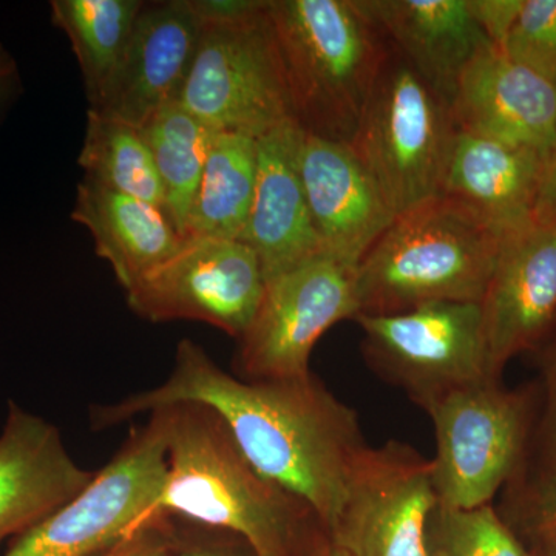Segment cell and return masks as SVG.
I'll return each mask as SVG.
<instances>
[{
	"instance_id": "cell-26",
	"label": "cell",
	"mask_w": 556,
	"mask_h": 556,
	"mask_svg": "<svg viewBox=\"0 0 556 556\" xmlns=\"http://www.w3.org/2000/svg\"><path fill=\"white\" fill-rule=\"evenodd\" d=\"M428 556H536L530 554L495 508L438 504L427 529Z\"/></svg>"
},
{
	"instance_id": "cell-14",
	"label": "cell",
	"mask_w": 556,
	"mask_h": 556,
	"mask_svg": "<svg viewBox=\"0 0 556 556\" xmlns=\"http://www.w3.org/2000/svg\"><path fill=\"white\" fill-rule=\"evenodd\" d=\"M298 163L325 257L356 269L396 214L350 142L302 130Z\"/></svg>"
},
{
	"instance_id": "cell-27",
	"label": "cell",
	"mask_w": 556,
	"mask_h": 556,
	"mask_svg": "<svg viewBox=\"0 0 556 556\" xmlns=\"http://www.w3.org/2000/svg\"><path fill=\"white\" fill-rule=\"evenodd\" d=\"M500 50L556 87V0H525Z\"/></svg>"
},
{
	"instance_id": "cell-33",
	"label": "cell",
	"mask_w": 556,
	"mask_h": 556,
	"mask_svg": "<svg viewBox=\"0 0 556 556\" xmlns=\"http://www.w3.org/2000/svg\"><path fill=\"white\" fill-rule=\"evenodd\" d=\"M20 87L21 78L16 61L13 60L9 50L0 43V113L20 93Z\"/></svg>"
},
{
	"instance_id": "cell-18",
	"label": "cell",
	"mask_w": 556,
	"mask_h": 556,
	"mask_svg": "<svg viewBox=\"0 0 556 556\" xmlns=\"http://www.w3.org/2000/svg\"><path fill=\"white\" fill-rule=\"evenodd\" d=\"M300 137L289 121L257 139V182L240 241L257 255L265 280L325 257L300 178Z\"/></svg>"
},
{
	"instance_id": "cell-35",
	"label": "cell",
	"mask_w": 556,
	"mask_h": 556,
	"mask_svg": "<svg viewBox=\"0 0 556 556\" xmlns=\"http://www.w3.org/2000/svg\"><path fill=\"white\" fill-rule=\"evenodd\" d=\"M179 556H239L233 554V552L228 551V548L215 547V546H204V544H193V546H189L182 548L181 554Z\"/></svg>"
},
{
	"instance_id": "cell-6",
	"label": "cell",
	"mask_w": 556,
	"mask_h": 556,
	"mask_svg": "<svg viewBox=\"0 0 556 556\" xmlns=\"http://www.w3.org/2000/svg\"><path fill=\"white\" fill-rule=\"evenodd\" d=\"M201 22L179 104L212 131L255 139L294 121L268 0L254 13Z\"/></svg>"
},
{
	"instance_id": "cell-29",
	"label": "cell",
	"mask_w": 556,
	"mask_h": 556,
	"mask_svg": "<svg viewBox=\"0 0 556 556\" xmlns=\"http://www.w3.org/2000/svg\"><path fill=\"white\" fill-rule=\"evenodd\" d=\"M170 519L152 518L141 529L94 556H172L175 548L169 535Z\"/></svg>"
},
{
	"instance_id": "cell-8",
	"label": "cell",
	"mask_w": 556,
	"mask_h": 556,
	"mask_svg": "<svg viewBox=\"0 0 556 556\" xmlns=\"http://www.w3.org/2000/svg\"><path fill=\"white\" fill-rule=\"evenodd\" d=\"M364 331L368 367L426 409L438 399L485 380L490 367L479 303H428L394 314L354 318Z\"/></svg>"
},
{
	"instance_id": "cell-31",
	"label": "cell",
	"mask_w": 556,
	"mask_h": 556,
	"mask_svg": "<svg viewBox=\"0 0 556 556\" xmlns=\"http://www.w3.org/2000/svg\"><path fill=\"white\" fill-rule=\"evenodd\" d=\"M535 222L556 225V129L554 142L544 159L535 204Z\"/></svg>"
},
{
	"instance_id": "cell-32",
	"label": "cell",
	"mask_w": 556,
	"mask_h": 556,
	"mask_svg": "<svg viewBox=\"0 0 556 556\" xmlns=\"http://www.w3.org/2000/svg\"><path fill=\"white\" fill-rule=\"evenodd\" d=\"M543 367L547 393L546 433L548 445L556 453V343L548 348Z\"/></svg>"
},
{
	"instance_id": "cell-25",
	"label": "cell",
	"mask_w": 556,
	"mask_h": 556,
	"mask_svg": "<svg viewBox=\"0 0 556 556\" xmlns=\"http://www.w3.org/2000/svg\"><path fill=\"white\" fill-rule=\"evenodd\" d=\"M141 131L163 182L167 215L182 236L215 131L178 101L153 113Z\"/></svg>"
},
{
	"instance_id": "cell-13",
	"label": "cell",
	"mask_w": 556,
	"mask_h": 556,
	"mask_svg": "<svg viewBox=\"0 0 556 556\" xmlns=\"http://www.w3.org/2000/svg\"><path fill=\"white\" fill-rule=\"evenodd\" d=\"M479 306L500 378L507 362L543 345L556 327V225L535 222L503 240Z\"/></svg>"
},
{
	"instance_id": "cell-17",
	"label": "cell",
	"mask_w": 556,
	"mask_h": 556,
	"mask_svg": "<svg viewBox=\"0 0 556 556\" xmlns=\"http://www.w3.org/2000/svg\"><path fill=\"white\" fill-rule=\"evenodd\" d=\"M93 477L70 455L60 428L10 402L0 433V544L50 517Z\"/></svg>"
},
{
	"instance_id": "cell-12",
	"label": "cell",
	"mask_w": 556,
	"mask_h": 556,
	"mask_svg": "<svg viewBox=\"0 0 556 556\" xmlns=\"http://www.w3.org/2000/svg\"><path fill=\"white\" fill-rule=\"evenodd\" d=\"M437 506L430 459L404 442L368 445L328 535L348 556H428V522Z\"/></svg>"
},
{
	"instance_id": "cell-11",
	"label": "cell",
	"mask_w": 556,
	"mask_h": 556,
	"mask_svg": "<svg viewBox=\"0 0 556 556\" xmlns=\"http://www.w3.org/2000/svg\"><path fill=\"white\" fill-rule=\"evenodd\" d=\"M263 291L265 274L247 243L193 237L126 294L130 309L152 324L203 321L239 340Z\"/></svg>"
},
{
	"instance_id": "cell-3",
	"label": "cell",
	"mask_w": 556,
	"mask_h": 556,
	"mask_svg": "<svg viewBox=\"0 0 556 556\" xmlns=\"http://www.w3.org/2000/svg\"><path fill=\"white\" fill-rule=\"evenodd\" d=\"M503 240L450 197L409 208L394 218L354 270L357 316L402 313L428 303H481Z\"/></svg>"
},
{
	"instance_id": "cell-9",
	"label": "cell",
	"mask_w": 556,
	"mask_h": 556,
	"mask_svg": "<svg viewBox=\"0 0 556 556\" xmlns=\"http://www.w3.org/2000/svg\"><path fill=\"white\" fill-rule=\"evenodd\" d=\"M426 412L437 433L431 467L438 504L455 508L490 504L521 466L529 437V399L492 379L453 391Z\"/></svg>"
},
{
	"instance_id": "cell-7",
	"label": "cell",
	"mask_w": 556,
	"mask_h": 556,
	"mask_svg": "<svg viewBox=\"0 0 556 556\" xmlns=\"http://www.w3.org/2000/svg\"><path fill=\"white\" fill-rule=\"evenodd\" d=\"M169 409L149 413L78 495L16 538L3 556H94L148 525L166 473Z\"/></svg>"
},
{
	"instance_id": "cell-22",
	"label": "cell",
	"mask_w": 556,
	"mask_h": 556,
	"mask_svg": "<svg viewBox=\"0 0 556 556\" xmlns=\"http://www.w3.org/2000/svg\"><path fill=\"white\" fill-rule=\"evenodd\" d=\"M257 182V139L239 134L212 138L182 239L240 240Z\"/></svg>"
},
{
	"instance_id": "cell-1",
	"label": "cell",
	"mask_w": 556,
	"mask_h": 556,
	"mask_svg": "<svg viewBox=\"0 0 556 556\" xmlns=\"http://www.w3.org/2000/svg\"><path fill=\"white\" fill-rule=\"evenodd\" d=\"M179 404L212 409L258 473L305 503L325 532L334 529L351 475L368 444L357 413L313 372L298 379L236 378L199 343L182 339L169 378L94 407L91 427L104 430Z\"/></svg>"
},
{
	"instance_id": "cell-30",
	"label": "cell",
	"mask_w": 556,
	"mask_h": 556,
	"mask_svg": "<svg viewBox=\"0 0 556 556\" xmlns=\"http://www.w3.org/2000/svg\"><path fill=\"white\" fill-rule=\"evenodd\" d=\"M468 5L485 38L501 49L521 13L525 0H468Z\"/></svg>"
},
{
	"instance_id": "cell-10",
	"label": "cell",
	"mask_w": 556,
	"mask_h": 556,
	"mask_svg": "<svg viewBox=\"0 0 556 556\" xmlns=\"http://www.w3.org/2000/svg\"><path fill=\"white\" fill-rule=\"evenodd\" d=\"M354 270L329 257L265 280V291L241 336L236 365L248 380L311 375L309 361L321 336L358 314Z\"/></svg>"
},
{
	"instance_id": "cell-5",
	"label": "cell",
	"mask_w": 556,
	"mask_h": 556,
	"mask_svg": "<svg viewBox=\"0 0 556 556\" xmlns=\"http://www.w3.org/2000/svg\"><path fill=\"white\" fill-rule=\"evenodd\" d=\"M456 135L447 98L391 47L350 144L396 217L441 195Z\"/></svg>"
},
{
	"instance_id": "cell-24",
	"label": "cell",
	"mask_w": 556,
	"mask_h": 556,
	"mask_svg": "<svg viewBox=\"0 0 556 556\" xmlns=\"http://www.w3.org/2000/svg\"><path fill=\"white\" fill-rule=\"evenodd\" d=\"M78 163L84 179L166 211L163 182L139 127L89 109Z\"/></svg>"
},
{
	"instance_id": "cell-28",
	"label": "cell",
	"mask_w": 556,
	"mask_h": 556,
	"mask_svg": "<svg viewBox=\"0 0 556 556\" xmlns=\"http://www.w3.org/2000/svg\"><path fill=\"white\" fill-rule=\"evenodd\" d=\"M517 506L535 535L556 533V453L522 489Z\"/></svg>"
},
{
	"instance_id": "cell-15",
	"label": "cell",
	"mask_w": 556,
	"mask_h": 556,
	"mask_svg": "<svg viewBox=\"0 0 556 556\" xmlns=\"http://www.w3.org/2000/svg\"><path fill=\"white\" fill-rule=\"evenodd\" d=\"M457 130L529 149L546 159L556 129V87L503 50L479 51L452 98Z\"/></svg>"
},
{
	"instance_id": "cell-19",
	"label": "cell",
	"mask_w": 556,
	"mask_h": 556,
	"mask_svg": "<svg viewBox=\"0 0 556 556\" xmlns=\"http://www.w3.org/2000/svg\"><path fill=\"white\" fill-rule=\"evenodd\" d=\"M543 163L532 150L457 130L441 195L459 201L506 239L535 223Z\"/></svg>"
},
{
	"instance_id": "cell-36",
	"label": "cell",
	"mask_w": 556,
	"mask_h": 556,
	"mask_svg": "<svg viewBox=\"0 0 556 556\" xmlns=\"http://www.w3.org/2000/svg\"><path fill=\"white\" fill-rule=\"evenodd\" d=\"M538 541L536 556H556V533L535 535Z\"/></svg>"
},
{
	"instance_id": "cell-34",
	"label": "cell",
	"mask_w": 556,
	"mask_h": 556,
	"mask_svg": "<svg viewBox=\"0 0 556 556\" xmlns=\"http://www.w3.org/2000/svg\"><path fill=\"white\" fill-rule=\"evenodd\" d=\"M306 556H348V554L331 540L327 532H321Z\"/></svg>"
},
{
	"instance_id": "cell-16",
	"label": "cell",
	"mask_w": 556,
	"mask_h": 556,
	"mask_svg": "<svg viewBox=\"0 0 556 556\" xmlns=\"http://www.w3.org/2000/svg\"><path fill=\"white\" fill-rule=\"evenodd\" d=\"M201 30L192 0L146 3L115 78L90 110L141 129L163 105L178 101Z\"/></svg>"
},
{
	"instance_id": "cell-20",
	"label": "cell",
	"mask_w": 556,
	"mask_h": 556,
	"mask_svg": "<svg viewBox=\"0 0 556 556\" xmlns=\"http://www.w3.org/2000/svg\"><path fill=\"white\" fill-rule=\"evenodd\" d=\"M357 5L450 104L464 70L492 46L468 0H357Z\"/></svg>"
},
{
	"instance_id": "cell-23",
	"label": "cell",
	"mask_w": 556,
	"mask_h": 556,
	"mask_svg": "<svg viewBox=\"0 0 556 556\" xmlns=\"http://www.w3.org/2000/svg\"><path fill=\"white\" fill-rule=\"evenodd\" d=\"M141 0H53L51 21L67 35L90 109L100 104L134 35Z\"/></svg>"
},
{
	"instance_id": "cell-4",
	"label": "cell",
	"mask_w": 556,
	"mask_h": 556,
	"mask_svg": "<svg viewBox=\"0 0 556 556\" xmlns=\"http://www.w3.org/2000/svg\"><path fill=\"white\" fill-rule=\"evenodd\" d=\"M300 129L351 142L391 46L357 0H268Z\"/></svg>"
},
{
	"instance_id": "cell-21",
	"label": "cell",
	"mask_w": 556,
	"mask_h": 556,
	"mask_svg": "<svg viewBox=\"0 0 556 556\" xmlns=\"http://www.w3.org/2000/svg\"><path fill=\"white\" fill-rule=\"evenodd\" d=\"M72 219L90 230L97 254L112 266L126 291L185 241L163 207L89 179L79 182Z\"/></svg>"
},
{
	"instance_id": "cell-2",
	"label": "cell",
	"mask_w": 556,
	"mask_h": 556,
	"mask_svg": "<svg viewBox=\"0 0 556 556\" xmlns=\"http://www.w3.org/2000/svg\"><path fill=\"white\" fill-rule=\"evenodd\" d=\"M169 409L166 473L148 519L181 518L243 540L255 556H298L324 530L305 503L258 473L212 409Z\"/></svg>"
}]
</instances>
